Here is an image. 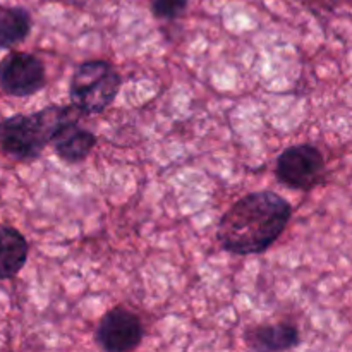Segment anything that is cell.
Returning a JSON list of instances; mask_svg holds the SVG:
<instances>
[{"label": "cell", "mask_w": 352, "mask_h": 352, "mask_svg": "<svg viewBox=\"0 0 352 352\" xmlns=\"http://www.w3.org/2000/svg\"><path fill=\"white\" fill-rule=\"evenodd\" d=\"M248 347L260 352L291 351L301 344L299 330L291 323L260 325L246 333Z\"/></svg>", "instance_id": "obj_8"}, {"label": "cell", "mask_w": 352, "mask_h": 352, "mask_svg": "<svg viewBox=\"0 0 352 352\" xmlns=\"http://www.w3.org/2000/svg\"><path fill=\"white\" fill-rule=\"evenodd\" d=\"M30 254V243L17 229L0 227V280H10L24 268Z\"/></svg>", "instance_id": "obj_9"}, {"label": "cell", "mask_w": 352, "mask_h": 352, "mask_svg": "<svg viewBox=\"0 0 352 352\" xmlns=\"http://www.w3.org/2000/svg\"><path fill=\"white\" fill-rule=\"evenodd\" d=\"M47 85L45 64L31 52L12 50L0 60V89L16 98L31 96Z\"/></svg>", "instance_id": "obj_5"}, {"label": "cell", "mask_w": 352, "mask_h": 352, "mask_svg": "<svg viewBox=\"0 0 352 352\" xmlns=\"http://www.w3.org/2000/svg\"><path fill=\"white\" fill-rule=\"evenodd\" d=\"M189 0H150V9L157 19L174 21L186 12Z\"/></svg>", "instance_id": "obj_11"}, {"label": "cell", "mask_w": 352, "mask_h": 352, "mask_svg": "<svg viewBox=\"0 0 352 352\" xmlns=\"http://www.w3.org/2000/svg\"><path fill=\"white\" fill-rule=\"evenodd\" d=\"M122 86L119 71L109 60H86L76 67L69 82V98L76 112L95 116L109 109Z\"/></svg>", "instance_id": "obj_3"}, {"label": "cell", "mask_w": 352, "mask_h": 352, "mask_svg": "<svg viewBox=\"0 0 352 352\" xmlns=\"http://www.w3.org/2000/svg\"><path fill=\"white\" fill-rule=\"evenodd\" d=\"M74 110V107L48 105L33 113L7 117L0 126V150L14 162L36 160L50 144L58 124Z\"/></svg>", "instance_id": "obj_2"}, {"label": "cell", "mask_w": 352, "mask_h": 352, "mask_svg": "<svg viewBox=\"0 0 352 352\" xmlns=\"http://www.w3.org/2000/svg\"><path fill=\"white\" fill-rule=\"evenodd\" d=\"M55 155L67 164H79L86 160L96 146V136L79 124L74 112L65 117L55 129L50 140Z\"/></svg>", "instance_id": "obj_7"}, {"label": "cell", "mask_w": 352, "mask_h": 352, "mask_svg": "<svg viewBox=\"0 0 352 352\" xmlns=\"http://www.w3.org/2000/svg\"><path fill=\"white\" fill-rule=\"evenodd\" d=\"M292 206L275 191H254L237 199L222 215L217 241L237 256L261 254L285 232Z\"/></svg>", "instance_id": "obj_1"}, {"label": "cell", "mask_w": 352, "mask_h": 352, "mask_svg": "<svg viewBox=\"0 0 352 352\" xmlns=\"http://www.w3.org/2000/svg\"><path fill=\"white\" fill-rule=\"evenodd\" d=\"M33 19L30 10L21 6L0 3V50L23 43L31 33Z\"/></svg>", "instance_id": "obj_10"}, {"label": "cell", "mask_w": 352, "mask_h": 352, "mask_svg": "<svg viewBox=\"0 0 352 352\" xmlns=\"http://www.w3.org/2000/svg\"><path fill=\"white\" fill-rule=\"evenodd\" d=\"M144 327L140 316L126 306L107 311L95 330V342L107 352H129L143 342Z\"/></svg>", "instance_id": "obj_6"}, {"label": "cell", "mask_w": 352, "mask_h": 352, "mask_svg": "<svg viewBox=\"0 0 352 352\" xmlns=\"http://www.w3.org/2000/svg\"><path fill=\"white\" fill-rule=\"evenodd\" d=\"M327 164L322 151L309 143L285 148L275 164V177L291 189L311 191L325 181Z\"/></svg>", "instance_id": "obj_4"}, {"label": "cell", "mask_w": 352, "mask_h": 352, "mask_svg": "<svg viewBox=\"0 0 352 352\" xmlns=\"http://www.w3.org/2000/svg\"><path fill=\"white\" fill-rule=\"evenodd\" d=\"M0 126H2V122H0Z\"/></svg>", "instance_id": "obj_12"}]
</instances>
